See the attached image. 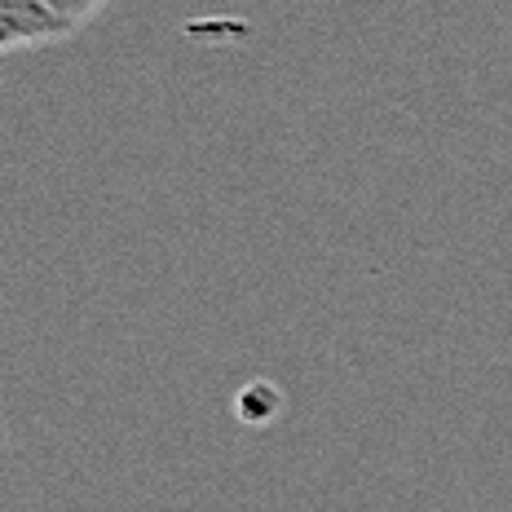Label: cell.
Wrapping results in <instances>:
<instances>
[{"label":"cell","instance_id":"cell-1","mask_svg":"<svg viewBox=\"0 0 512 512\" xmlns=\"http://www.w3.org/2000/svg\"><path fill=\"white\" fill-rule=\"evenodd\" d=\"M0 18H9V23L23 31L27 45H49V40L71 36V27L62 23L49 0H0Z\"/></svg>","mask_w":512,"mask_h":512},{"label":"cell","instance_id":"cell-2","mask_svg":"<svg viewBox=\"0 0 512 512\" xmlns=\"http://www.w3.org/2000/svg\"><path fill=\"white\" fill-rule=\"evenodd\" d=\"M9 49H27V40L9 18H0V53H9Z\"/></svg>","mask_w":512,"mask_h":512},{"label":"cell","instance_id":"cell-3","mask_svg":"<svg viewBox=\"0 0 512 512\" xmlns=\"http://www.w3.org/2000/svg\"><path fill=\"white\" fill-rule=\"evenodd\" d=\"M0 446H5V429H0Z\"/></svg>","mask_w":512,"mask_h":512}]
</instances>
